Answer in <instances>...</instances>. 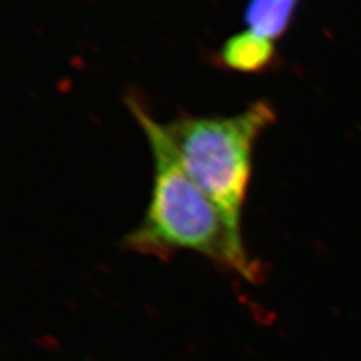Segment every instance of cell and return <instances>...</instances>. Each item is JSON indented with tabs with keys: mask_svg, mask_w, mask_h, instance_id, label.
Returning <instances> with one entry per match:
<instances>
[{
	"mask_svg": "<svg viewBox=\"0 0 361 361\" xmlns=\"http://www.w3.org/2000/svg\"><path fill=\"white\" fill-rule=\"evenodd\" d=\"M129 107L142 126L154 162L150 202L142 222L128 238L129 247L158 256L189 250L255 280L256 269L245 246L233 238L217 207L182 166L166 126L133 98Z\"/></svg>",
	"mask_w": 361,
	"mask_h": 361,
	"instance_id": "obj_1",
	"label": "cell"
},
{
	"mask_svg": "<svg viewBox=\"0 0 361 361\" xmlns=\"http://www.w3.org/2000/svg\"><path fill=\"white\" fill-rule=\"evenodd\" d=\"M271 121L269 104L256 102L237 116L180 118L166 126L182 166L240 244L253 143Z\"/></svg>",
	"mask_w": 361,
	"mask_h": 361,
	"instance_id": "obj_2",
	"label": "cell"
},
{
	"mask_svg": "<svg viewBox=\"0 0 361 361\" xmlns=\"http://www.w3.org/2000/svg\"><path fill=\"white\" fill-rule=\"evenodd\" d=\"M222 63L237 71L257 73L271 65L274 43L246 30L228 39L221 50Z\"/></svg>",
	"mask_w": 361,
	"mask_h": 361,
	"instance_id": "obj_3",
	"label": "cell"
},
{
	"mask_svg": "<svg viewBox=\"0 0 361 361\" xmlns=\"http://www.w3.org/2000/svg\"><path fill=\"white\" fill-rule=\"evenodd\" d=\"M300 0H249L246 4L247 30L274 42L288 30Z\"/></svg>",
	"mask_w": 361,
	"mask_h": 361,
	"instance_id": "obj_4",
	"label": "cell"
}]
</instances>
